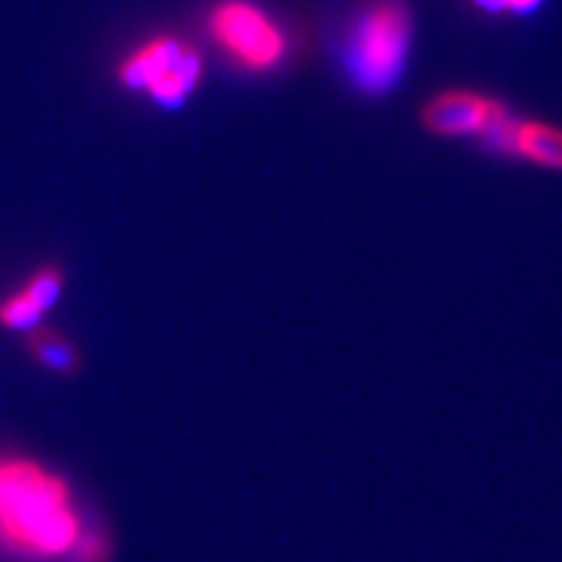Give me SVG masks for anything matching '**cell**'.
<instances>
[{
	"instance_id": "cell-1",
	"label": "cell",
	"mask_w": 562,
	"mask_h": 562,
	"mask_svg": "<svg viewBox=\"0 0 562 562\" xmlns=\"http://www.w3.org/2000/svg\"><path fill=\"white\" fill-rule=\"evenodd\" d=\"M0 550L24 562H110L70 484L30 456L0 453Z\"/></svg>"
},
{
	"instance_id": "cell-2",
	"label": "cell",
	"mask_w": 562,
	"mask_h": 562,
	"mask_svg": "<svg viewBox=\"0 0 562 562\" xmlns=\"http://www.w3.org/2000/svg\"><path fill=\"white\" fill-rule=\"evenodd\" d=\"M412 37L414 19L404 0H370L357 13L344 45L351 83L364 94H385L396 87L409 60Z\"/></svg>"
},
{
	"instance_id": "cell-3",
	"label": "cell",
	"mask_w": 562,
	"mask_h": 562,
	"mask_svg": "<svg viewBox=\"0 0 562 562\" xmlns=\"http://www.w3.org/2000/svg\"><path fill=\"white\" fill-rule=\"evenodd\" d=\"M203 53L178 34H154L117 63V81L161 108H180L203 81Z\"/></svg>"
},
{
	"instance_id": "cell-4",
	"label": "cell",
	"mask_w": 562,
	"mask_h": 562,
	"mask_svg": "<svg viewBox=\"0 0 562 562\" xmlns=\"http://www.w3.org/2000/svg\"><path fill=\"white\" fill-rule=\"evenodd\" d=\"M209 37L232 63L250 74H269L284 60L286 34L252 0H220L206 16Z\"/></svg>"
},
{
	"instance_id": "cell-5",
	"label": "cell",
	"mask_w": 562,
	"mask_h": 562,
	"mask_svg": "<svg viewBox=\"0 0 562 562\" xmlns=\"http://www.w3.org/2000/svg\"><path fill=\"white\" fill-rule=\"evenodd\" d=\"M503 102L474 89H446L432 94L419 112L422 128L438 138H482L490 131Z\"/></svg>"
},
{
	"instance_id": "cell-6",
	"label": "cell",
	"mask_w": 562,
	"mask_h": 562,
	"mask_svg": "<svg viewBox=\"0 0 562 562\" xmlns=\"http://www.w3.org/2000/svg\"><path fill=\"white\" fill-rule=\"evenodd\" d=\"M482 140L508 157L524 159L542 170L562 172V128L554 123L516 117L508 108H503Z\"/></svg>"
},
{
	"instance_id": "cell-7",
	"label": "cell",
	"mask_w": 562,
	"mask_h": 562,
	"mask_svg": "<svg viewBox=\"0 0 562 562\" xmlns=\"http://www.w3.org/2000/svg\"><path fill=\"white\" fill-rule=\"evenodd\" d=\"M66 286V273L58 266H40L11 294L0 300V326L9 331H30L42 315L58 302Z\"/></svg>"
},
{
	"instance_id": "cell-8",
	"label": "cell",
	"mask_w": 562,
	"mask_h": 562,
	"mask_svg": "<svg viewBox=\"0 0 562 562\" xmlns=\"http://www.w3.org/2000/svg\"><path fill=\"white\" fill-rule=\"evenodd\" d=\"M26 351L32 360L55 375H74L81 368V355L76 344L60 331L47 326H34L26 331Z\"/></svg>"
},
{
	"instance_id": "cell-9",
	"label": "cell",
	"mask_w": 562,
	"mask_h": 562,
	"mask_svg": "<svg viewBox=\"0 0 562 562\" xmlns=\"http://www.w3.org/2000/svg\"><path fill=\"white\" fill-rule=\"evenodd\" d=\"M476 9L487 13H505V16H526L533 13L544 0H472Z\"/></svg>"
}]
</instances>
